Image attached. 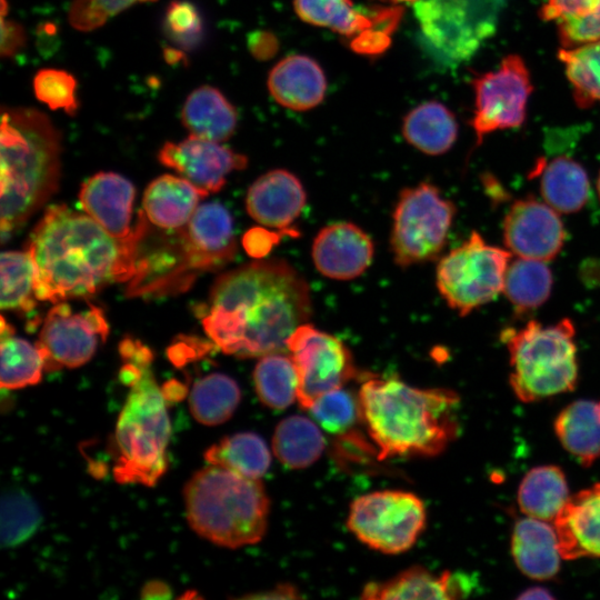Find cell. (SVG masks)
<instances>
[{"label": "cell", "mask_w": 600, "mask_h": 600, "mask_svg": "<svg viewBox=\"0 0 600 600\" xmlns=\"http://www.w3.org/2000/svg\"><path fill=\"white\" fill-rule=\"evenodd\" d=\"M304 278L286 260H258L220 274L201 321L212 342L237 358L283 352L311 316Z\"/></svg>", "instance_id": "cell-1"}, {"label": "cell", "mask_w": 600, "mask_h": 600, "mask_svg": "<svg viewBox=\"0 0 600 600\" xmlns=\"http://www.w3.org/2000/svg\"><path fill=\"white\" fill-rule=\"evenodd\" d=\"M148 222L140 211L132 233L118 239L86 212L66 204L48 207L26 248L34 266L38 300L56 304L90 297L112 282H129Z\"/></svg>", "instance_id": "cell-2"}, {"label": "cell", "mask_w": 600, "mask_h": 600, "mask_svg": "<svg viewBox=\"0 0 600 600\" xmlns=\"http://www.w3.org/2000/svg\"><path fill=\"white\" fill-rule=\"evenodd\" d=\"M358 400L380 460L434 457L458 437L460 397L450 389H419L372 376L361 384Z\"/></svg>", "instance_id": "cell-3"}, {"label": "cell", "mask_w": 600, "mask_h": 600, "mask_svg": "<svg viewBox=\"0 0 600 600\" xmlns=\"http://www.w3.org/2000/svg\"><path fill=\"white\" fill-rule=\"evenodd\" d=\"M61 134L32 108H9L1 118V240L41 209L59 186Z\"/></svg>", "instance_id": "cell-4"}, {"label": "cell", "mask_w": 600, "mask_h": 600, "mask_svg": "<svg viewBox=\"0 0 600 600\" xmlns=\"http://www.w3.org/2000/svg\"><path fill=\"white\" fill-rule=\"evenodd\" d=\"M183 499L191 529L217 546L237 549L266 533L270 500L260 479L209 464L187 481Z\"/></svg>", "instance_id": "cell-5"}, {"label": "cell", "mask_w": 600, "mask_h": 600, "mask_svg": "<svg viewBox=\"0 0 600 600\" xmlns=\"http://www.w3.org/2000/svg\"><path fill=\"white\" fill-rule=\"evenodd\" d=\"M112 440V474L121 484L153 487L168 469L170 419L151 366L131 386Z\"/></svg>", "instance_id": "cell-6"}, {"label": "cell", "mask_w": 600, "mask_h": 600, "mask_svg": "<svg viewBox=\"0 0 600 600\" xmlns=\"http://www.w3.org/2000/svg\"><path fill=\"white\" fill-rule=\"evenodd\" d=\"M576 329L570 319L553 324L530 320L501 337L510 356L509 383L522 402L572 391L579 377Z\"/></svg>", "instance_id": "cell-7"}, {"label": "cell", "mask_w": 600, "mask_h": 600, "mask_svg": "<svg viewBox=\"0 0 600 600\" xmlns=\"http://www.w3.org/2000/svg\"><path fill=\"white\" fill-rule=\"evenodd\" d=\"M456 211L454 203L430 182L401 190L390 237L394 262L407 268L437 259L447 243Z\"/></svg>", "instance_id": "cell-8"}, {"label": "cell", "mask_w": 600, "mask_h": 600, "mask_svg": "<svg viewBox=\"0 0 600 600\" xmlns=\"http://www.w3.org/2000/svg\"><path fill=\"white\" fill-rule=\"evenodd\" d=\"M510 257L509 250L489 244L472 231L439 260L437 288L447 304L464 317L502 291Z\"/></svg>", "instance_id": "cell-9"}, {"label": "cell", "mask_w": 600, "mask_h": 600, "mask_svg": "<svg viewBox=\"0 0 600 600\" xmlns=\"http://www.w3.org/2000/svg\"><path fill=\"white\" fill-rule=\"evenodd\" d=\"M426 521V507L419 497L403 490H381L357 498L347 524L362 543L397 554L416 543Z\"/></svg>", "instance_id": "cell-10"}, {"label": "cell", "mask_w": 600, "mask_h": 600, "mask_svg": "<svg viewBox=\"0 0 600 600\" xmlns=\"http://www.w3.org/2000/svg\"><path fill=\"white\" fill-rule=\"evenodd\" d=\"M177 238L178 264L160 296L187 290L200 274L228 264L237 252L232 217L218 202L198 206L189 222L177 229Z\"/></svg>", "instance_id": "cell-11"}, {"label": "cell", "mask_w": 600, "mask_h": 600, "mask_svg": "<svg viewBox=\"0 0 600 600\" xmlns=\"http://www.w3.org/2000/svg\"><path fill=\"white\" fill-rule=\"evenodd\" d=\"M298 373L300 407L308 410L316 399L342 388L357 374L353 358L341 340L309 323L299 326L287 341Z\"/></svg>", "instance_id": "cell-12"}, {"label": "cell", "mask_w": 600, "mask_h": 600, "mask_svg": "<svg viewBox=\"0 0 600 600\" xmlns=\"http://www.w3.org/2000/svg\"><path fill=\"white\" fill-rule=\"evenodd\" d=\"M109 332L102 310L90 306L88 310L74 311L64 301L51 308L42 323L36 343L40 350L46 371L77 368L87 363L104 342Z\"/></svg>", "instance_id": "cell-13"}, {"label": "cell", "mask_w": 600, "mask_h": 600, "mask_svg": "<svg viewBox=\"0 0 600 600\" xmlns=\"http://www.w3.org/2000/svg\"><path fill=\"white\" fill-rule=\"evenodd\" d=\"M472 84L476 110L471 126L477 144L493 131L522 124L532 86L529 71L519 56H507L496 71L477 77Z\"/></svg>", "instance_id": "cell-14"}, {"label": "cell", "mask_w": 600, "mask_h": 600, "mask_svg": "<svg viewBox=\"0 0 600 600\" xmlns=\"http://www.w3.org/2000/svg\"><path fill=\"white\" fill-rule=\"evenodd\" d=\"M506 248L519 258L549 261L558 256L566 230L558 211L533 197L516 200L502 223Z\"/></svg>", "instance_id": "cell-15"}, {"label": "cell", "mask_w": 600, "mask_h": 600, "mask_svg": "<svg viewBox=\"0 0 600 600\" xmlns=\"http://www.w3.org/2000/svg\"><path fill=\"white\" fill-rule=\"evenodd\" d=\"M159 161L180 173L206 196L218 192L234 170L247 167L246 156L216 142L190 134L179 142H166Z\"/></svg>", "instance_id": "cell-16"}, {"label": "cell", "mask_w": 600, "mask_h": 600, "mask_svg": "<svg viewBox=\"0 0 600 600\" xmlns=\"http://www.w3.org/2000/svg\"><path fill=\"white\" fill-rule=\"evenodd\" d=\"M374 246L371 238L351 222H336L322 228L312 242L316 269L333 280H351L371 264Z\"/></svg>", "instance_id": "cell-17"}, {"label": "cell", "mask_w": 600, "mask_h": 600, "mask_svg": "<svg viewBox=\"0 0 600 600\" xmlns=\"http://www.w3.org/2000/svg\"><path fill=\"white\" fill-rule=\"evenodd\" d=\"M306 201L301 181L288 170L274 169L249 187L246 209L261 226L287 231L300 216Z\"/></svg>", "instance_id": "cell-18"}, {"label": "cell", "mask_w": 600, "mask_h": 600, "mask_svg": "<svg viewBox=\"0 0 600 600\" xmlns=\"http://www.w3.org/2000/svg\"><path fill=\"white\" fill-rule=\"evenodd\" d=\"M552 523L564 560L600 558V483L570 496Z\"/></svg>", "instance_id": "cell-19"}, {"label": "cell", "mask_w": 600, "mask_h": 600, "mask_svg": "<svg viewBox=\"0 0 600 600\" xmlns=\"http://www.w3.org/2000/svg\"><path fill=\"white\" fill-rule=\"evenodd\" d=\"M136 189L116 172H99L86 180L79 192L83 211L106 231L118 239L128 238L131 226Z\"/></svg>", "instance_id": "cell-20"}, {"label": "cell", "mask_w": 600, "mask_h": 600, "mask_svg": "<svg viewBox=\"0 0 600 600\" xmlns=\"http://www.w3.org/2000/svg\"><path fill=\"white\" fill-rule=\"evenodd\" d=\"M473 581L466 573L449 571L434 574L421 566L410 567L391 579L367 583L361 598L387 599H458L471 593Z\"/></svg>", "instance_id": "cell-21"}, {"label": "cell", "mask_w": 600, "mask_h": 600, "mask_svg": "<svg viewBox=\"0 0 600 600\" xmlns=\"http://www.w3.org/2000/svg\"><path fill=\"white\" fill-rule=\"evenodd\" d=\"M267 84L279 104L296 111L314 108L327 91L322 68L304 54H292L280 60L269 72Z\"/></svg>", "instance_id": "cell-22"}, {"label": "cell", "mask_w": 600, "mask_h": 600, "mask_svg": "<svg viewBox=\"0 0 600 600\" xmlns=\"http://www.w3.org/2000/svg\"><path fill=\"white\" fill-rule=\"evenodd\" d=\"M511 553L518 569L534 580L554 578L563 559L553 523L527 516L514 524Z\"/></svg>", "instance_id": "cell-23"}, {"label": "cell", "mask_w": 600, "mask_h": 600, "mask_svg": "<svg viewBox=\"0 0 600 600\" xmlns=\"http://www.w3.org/2000/svg\"><path fill=\"white\" fill-rule=\"evenodd\" d=\"M204 197L187 179L163 174L147 187L142 200L143 212L153 226L163 230H177L189 222Z\"/></svg>", "instance_id": "cell-24"}, {"label": "cell", "mask_w": 600, "mask_h": 600, "mask_svg": "<svg viewBox=\"0 0 600 600\" xmlns=\"http://www.w3.org/2000/svg\"><path fill=\"white\" fill-rule=\"evenodd\" d=\"M416 14L424 36L439 50L461 57L473 49L478 37L458 0H422L416 3Z\"/></svg>", "instance_id": "cell-25"}, {"label": "cell", "mask_w": 600, "mask_h": 600, "mask_svg": "<svg viewBox=\"0 0 600 600\" xmlns=\"http://www.w3.org/2000/svg\"><path fill=\"white\" fill-rule=\"evenodd\" d=\"M181 121L190 134L223 142L236 131L238 113L220 90L204 84L187 97Z\"/></svg>", "instance_id": "cell-26"}, {"label": "cell", "mask_w": 600, "mask_h": 600, "mask_svg": "<svg viewBox=\"0 0 600 600\" xmlns=\"http://www.w3.org/2000/svg\"><path fill=\"white\" fill-rule=\"evenodd\" d=\"M540 178L541 196L550 207L561 213L581 210L590 194V181L586 169L577 161L558 157L541 161L533 170Z\"/></svg>", "instance_id": "cell-27"}, {"label": "cell", "mask_w": 600, "mask_h": 600, "mask_svg": "<svg viewBox=\"0 0 600 600\" xmlns=\"http://www.w3.org/2000/svg\"><path fill=\"white\" fill-rule=\"evenodd\" d=\"M554 432L562 447L583 467L600 458V400H577L554 420Z\"/></svg>", "instance_id": "cell-28"}, {"label": "cell", "mask_w": 600, "mask_h": 600, "mask_svg": "<svg viewBox=\"0 0 600 600\" xmlns=\"http://www.w3.org/2000/svg\"><path fill=\"white\" fill-rule=\"evenodd\" d=\"M402 134L419 151L439 156L456 142L458 123L446 106L438 101H426L404 116Z\"/></svg>", "instance_id": "cell-29"}, {"label": "cell", "mask_w": 600, "mask_h": 600, "mask_svg": "<svg viewBox=\"0 0 600 600\" xmlns=\"http://www.w3.org/2000/svg\"><path fill=\"white\" fill-rule=\"evenodd\" d=\"M569 497L564 472L549 464L527 472L520 482L517 501L524 516L553 522Z\"/></svg>", "instance_id": "cell-30"}, {"label": "cell", "mask_w": 600, "mask_h": 600, "mask_svg": "<svg viewBox=\"0 0 600 600\" xmlns=\"http://www.w3.org/2000/svg\"><path fill=\"white\" fill-rule=\"evenodd\" d=\"M540 13L556 24L564 49L600 40V0H544Z\"/></svg>", "instance_id": "cell-31"}, {"label": "cell", "mask_w": 600, "mask_h": 600, "mask_svg": "<svg viewBox=\"0 0 600 600\" xmlns=\"http://www.w3.org/2000/svg\"><path fill=\"white\" fill-rule=\"evenodd\" d=\"M552 284V272L544 261L518 257L508 266L502 292L516 314L522 316L549 299Z\"/></svg>", "instance_id": "cell-32"}, {"label": "cell", "mask_w": 600, "mask_h": 600, "mask_svg": "<svg viewBox=\"0 0 600 600\" xmlns=\"http://www.w3.org/2000/svg\"><path fill=\"white\" fill-rule=\"evenodd\" d=\"M209 464L241 476L260 479L269 469L271 454L263 439L253 432H239L222 438L204 452Z\"/></svg>", "instance_id": "cell-33"}, {"label": "cell", "mask_w": 600, "mask_h": 600, "mask_svg": "<svg viewBox=\"0 0 600 600\" xmlns=\"http://www.w3.org/2000/svg\"><path fill=\"white\" fill-rule=\"evenodd\" d=\"M273 453L291 469H302L314 463L324 449V438L308 418L292 416L283 419L272 438Z\"/></svg>", "instance_id": "cell-34"}, {"label": "cell", "mask_w": 600, "mask_h": 600, "mask_svg": "<svg viewBox=\"0 0 600 600\" xmlns=\"http://www.w3.org/2000/svg\"><path fill=\"white\" fill-rule=\"evenodd\" d=\"M241 399L238 383L220 372L198 379L189 393V408L193 418L204 426H218L234 413Z\"/></svg>", "instance_id": "cell-35"}, {"label": "cell", "mask_w": 600, "mask_h": 600, "mask_svg": "<svg viewBox=\"0 0 600 600\" xmlns=\"http://www.w3.org/2000/svg\"><path fill=\"white\" fill-rule=\"evenodd\" d=\"M293 8L304 22L329 28L351 40L377 22V9L363 14L351 0H294Z\"/></svg>", "instance_id": "cell-36"}, {"label": "cell", "mask_w": 600, "mask_h": 600, "mask_svg": "<svg viewBox=\"0 0 600 600\" xmlns=\"http://www.w3.org/2000/svg\"><path fill=\"white\" fill-rule=\"evenodd\" d=\"M253 382L260 401L272 409L288 408L298 396V373L290 354L273 352L259 358Z\"/></svg>", "instance_id": "cell-37"}, {"label": "cell", "mask_w": 600, "mask_h": 600, "mask_svg": "<svg viewBox=\"0 0 600 600\" xmlns=\"http://www.w3.org/2000/svg\"><path fill=\"white\" fill-rule=\"evenodd\" d=\"M1 309L30 312L37 306L34 266L29 251L1 254Z\"/></svg>", "instance_id": "cell-38"}, {"label": "cell", "mask_w": 600, "mask_h": 600, "mask_svg": "<svg viewBox=\"0 0 600 600\" xmlns=\"http://www.w3.org/2000/svg\"><path fill=\"white\" fill-rule=\"evenodd\" d=\"M44 362L38 347L13 334L1 337L0 386L16 390L37 384Z\"/></svg>", "instance_id": "cell-39"}, {"label": "cell", "mask_w": 600, "mask_h": 600, "mask_svg": "<svg viewBox=\"0 0 600 600\" xmlns=\"http://www.w3.org/2000/svg\"><path fill=\"white\" fill-rule=\"evenodd\" d=\"M573 88L580 108L600 101V40L576 48H562L558 53Z\"/></svg>", "instance_id": "cell-40"}, {"label": "cell", "mask_w": 600, "mask_h": 600, "mask_svg": "<svg viewBox=\"0 0 600 600\" xmlns=\"http://www.w3.org/2000/svg\"><path fill=\"white\" fill-rule=\"evenodd\" d=\"M41 521L36 502L26 493L12 491L1 501V543L14 547L26 541Z\"/></svg>", "instance_id": "cell-41"}, {"label": "cell", "mask_w": 600, "mask_h": 600, "mask_svg": "<svg viewBox=\"0 0 600 600\" xmlns=\"http://www.w3.org/2000/svg\"><path fill=\"white\" fill-rule=\"evenodd\" d=\"M321 428L330 433H343L360 419L358 396L342 388L329 391L308 409Z\"/></svg>", "instance_id": "cell-42"}, {"label": "cell", "mask_w": 600, "mask_h": 600, "mask_svg": "<svg viewBox=\"0 0 600 600\" xmlns=\"http://www.w3.org/2000/svg\"><path fill=\"white\" fill-rule=\"evenodd\" d=\"M163 31L179 50H192L199 46L204 34L202 16L192 2L173 0L164 13Z\"/></svg>", "instance_id": "cell-43"}, {"label": "cell", "mask_w": 600, "mask_h": 600, "mask_svg": "<svg viewBox=\"0 0 600 600\" xmlns=\"http://www.w3.org/2000/svg\"><path fill=\"white\" fill-rule=\"evenodd\" d=\"M32 86L36 98L51 110L62 109L69 116L77 112V81L71 73L44 68L36 73Z\"/></svg>", "instance_id": "cell-44"}, {"label": "cell", "mask_w": 600, "mask_h": 600, "mask_svg": "<svg viewBox=\"0 0 600 600\" xmlns=\"http://www.w3.org/2000/svg\"><path fill=\"white\" fill-rule=\"evenodd\" d=\"M147 1L153 0H73L69 21L78 30L91 31L129 7Z\"/></svg>", "instance_id": "cell-45"}, {"label": "cell", "mask_w": 600, "mask_h": 600, "mask_svg": "<svg viewBox=\"0 0 600 600\" xmlns=\"http://www.w3.org/2000/svg\"><path fill=\"white\" fill-rule=\"evenodd\" d=\"M402 8H378L374 27L350 41V48L360 54L376 56L387 50L391 43V33L402 16Z\"/></svg>", "instance_id": "cell-46"}, {"label": "cell", "mask_w": 600, "mask_h": 600, "mask_svg": "<svg viewBox=\"0 0 600 600\" xmlns=\"http://www.w3.org/2000/svg\"><path fill=\"white\" fill-rule=\"evenodd\" d=\"M8 3L1 0V57H13L26 43L27 37L22 26L11 19H6Z\"/></svg>", "instance_id": "cell-47"}, {"label": "cell", "mask_w": 600, "mask_h": 600, "mask_svg": "<svg viewBox=\"0 0 600 600\" xmlns=\"http://www.w3.org/2000/svg\"><path fill=\"white\" fill-rule=\"evenodd\" d=\"M284 233L286 231L272 232L267 228L256 227L247 231L242 244L248 254L260 259L270 252Z\"/></svg>", "instance_id": "cell-48"}, {"label": "cell", "mask_w": 600, "mask_h": 600, "mask_svg": "<svg viewBox=\"0 0 600 600\" xmlns=\"http://www.w3.org/2000/svg\"><path fill=\"white\" fill-rule=\"evenodd\" d=\"M249 50L260 60L269 59L278 50V41L271 32L257 31L249 36Z\"/></svg>", "instance_id": "cell-49"}, {"label": "cell", "mask_w": 600, "mask_h": 600, "mask_svg": "<svg viewBox=\"0 0 600 600\" xmlns=\"http://www.w3.org/2000/svg\"><path fill=\"white\" fill-rule=\"evenodd\" d=\"M141 597L143 599H166L170 597V589L164 582L150 581L143 587Z\"/></svg>", "instance_id": "cell-50"}, {"label": "cell", "mask_w": 600, "mask_h": 600, "mask_svg": "<svg viewBox=\"0 0 600 600\" xmlns=\"http://www.w3.org/2000/svg\"><path fill=\"white\" fill-rule=\"evenodd\" d=\"M519 599H550L552 594L544 588L533 587L522 592Z\"/></svg>", "instance_id": "cell-51"}, {"label": "cell", "mask_w": 600, "mask_h": 600, "mask_svg": "<svg viewBox=\"0 0 600 600\" xmlns=\"http://www.w3.org/2000/svg\"><path fill=\"white\" fill-rule=\"evenodd\" d=\"M597 190H598V194H599V198H600V173H599L598 180H597Z\"/></svg>", "instance_id": "cell-52"}, {"label": "cell", "mask_w": 600, "mask_h": 600, "mask_svg": "<svg viewBox=\"0 0 600 600\" xmlns=\"http://www.w3.org/2000/svg\"><path fill=\"white\" fill-rule=\"evenodd\" d=\"M394 2H411V1H416V0H392Z\"/></svg>", "instance_id": "cell-53"}]
</instances>
